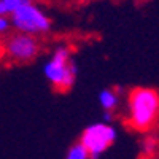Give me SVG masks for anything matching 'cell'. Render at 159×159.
<instances>
[{
  "mask_svg": "<svg viewBox=\"0 0 159 159\" xmlns=\"http://www.w3.org/2000/svg\"><path fill=\"white\" fill-rule=\"evenodd\" d=\"M64 159H91V157H89L88 151L83 148V145L80 142H75L72 147L67 150Z\"/></svg>",
  "mask_w": 159,
  "mask_h": 159,
  "instance_id": "9",
  "label": "cell"
},
{
  "mask_svg": "<svg viewBox=\"0 0 159 159\" xmlns=\"http://www.w3.org/2000/svg\"><path fill=\"white\" fill-rule=\"evenodd\" d=\"M42 49H43L42 38L16 30L3 37L2 43H0V51H2V56L5 57V61L16 65L32 64L40 56Z\"/></svg>",
  "mask_w": 159,
  "mask_h": 159,
  "instance_id": "3",
  "label": "cell"
},
{
  "mask_svg": "<svg viewBox=\"0 0 159 159\" xmlns=\"http://www.w3.org/2000/svg\"><path fill=\"white\" fill-rule=\"evenodd\" d=\"M10 32H13V25H11V19L8 16L0 15V38L7 37Z\"/></svg>",
  "mask_w": 159,
  "mask_h": 159,
  "instance_id": "10",
  "label": "cell"
},
{
  "mask_svg": "<svg viewBox=\"0 0 159 159\" xmlns=\"http://www.w3.org/2000/svg\"><path fill=\"white\" fill-rule=\"evenodd\" d=\"M42 70L49 86L57 92H69L76 84L78 67L73 59L72 48L65 43L51 49Z\"/></svg>",
  "mask_w": 159,
  "mask_h": 159,
  "instance_id": "2",
  "label": "cell"
},
{
  "mask_svg": "<svg viewBox=\"0 0 159 159\" xmlns=\"http://www.w3.org/2000/svg\"><path fill=\"white\" fill-rule=\"evenodd\" d=\"M121 102H123V97H121V92L118 89L103 88V89L99 91L97 103H99L100 110L103 111V121L111 123L115 113L119 110V107H121Z\"/></svg>",
  "mask_w": 159,
  "mask_h": 159,
  "instance_id": "6",
  "label": "cell"
},
{
  "mask_svg": "<svg viewBox=\"0 0 159 159\" xmlns=\"http://www.w3.org/2000/svg\"><path fill=\"white\" fill-rule=\"evenodd\" d=\"M13 30L22 32L42 38L52 30V19L48 13L35 3V0H27L10 16Z\"/></svg>",
  "mask_w": 159,
  "mask_h": 159,
  "instance_id": "4",
  "label": "cell"
},
{
  "mask_svg": "<svg viewBox=\"0 0 159 159\" xmlns=\"http://www.w3.org/2000/svg\"><path fill=\"white\" fill-rule=\"evenodd\" d=\"M159 123V91L137 86L126 97V124L135 132L148 134Z\"/></svg>",
  "mask_w": 159,
  "mask_h": 159,
  "instance_id": "1",
  "label": "cell"
},
{
  "mask_svg": "<svg viewBox=\"0 0 159 159\" xmlns=\"http://www.w3.org/2000/svg\"><path fill=\"white\" fill-rule=\"evenodd\" d=\"M118 139V129L107 121H96L88 124L81 135H80V143L88 151L91 159H97L102 154L107 153Z\"/></svg>",
  "mask_w": 159,
  "mask_h": 159,
  "instance_id": "5",
  "label": "cell"
},
{
  "mask_svg": "<svg viewBox=\"0 0 159 159\" xmlns=\"http://www.w3.org/2000/svg\"><path fill=\"white\" fill-rule=\"evenodd\" d=\"M157 150H159V140L153 135H147L140 143V151L143 156L151 157L157 153Z\"/></svg>",
  "mask_w": 159,
  "mask_h": 159,
  "instance_id": "7",
  "label": "cell"
},
{
  "mask_svg": "<svg viewBox=\"0 0 159 159\" xmlns=\"http://www.w3.org/2000/svg\"><path fill=\"white\" fill-rule=\"evenodd\" d=\"M25 2H27V0H0V15L10 18L13 13Z\"/></svg>",
  "mask_w": 159,
  "mask_h": 159,
  "instance_id": "8",
  "label": "cell"
}]
</instances>
